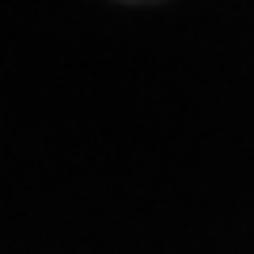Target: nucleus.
<instances>
[{"mask_svg":"<svg viewBox=\"0 0 254 254\" xmlns=\"http://www.w3.org/2000/svg\"><path fill=\"white\" fill-rule=\"evenodd\" d=\"M123 4H153V0H123Z\"/></svg>","mask_w":254,"mask_h":254,"instance_id":"f257e3e1","label":"nucleus"}]
</instances>
